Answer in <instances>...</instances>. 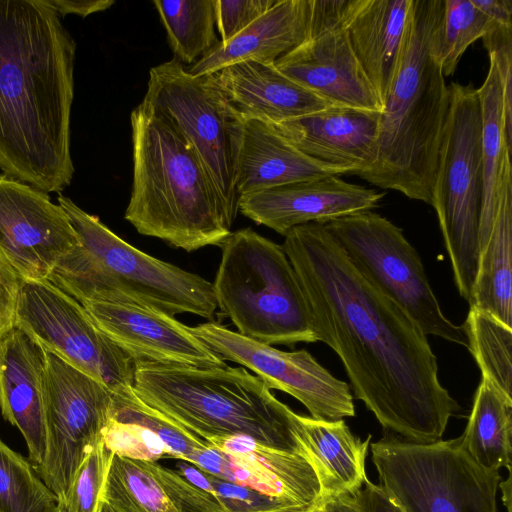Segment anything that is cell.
<instances>
[{"label": "cell", "instance_id": "obj_1", "mask_svg": "<svg viewBox=\"0 0 512 512\" xmlns=\"http://www.w3.org/2000/svg\"><path fill=\"white\" fill-rule=\"evenodd\" d=\"M282 247L316 342L338 355L355 397L400 438L441 440L460 407L440 382L420 326L353 264L324 224L292 228Z\"/></svg>", "mask_w": 512, "mask_h": 512}, {"label": "cell", "instance_id": "obj_2", "mask_svg": "<svg viewBox=\"0 0 512 512\" xmlns=\"http://www.w3.org/2000/svg\"><path fill=\"white\" fill-rule=\"evenodd\" d=\"M76 42L45 0H0V169L45 192L74 175Z\"/></svg>", "mask_w": 512, "mask_h": 512}, {"label": "cell", "instance_id": "obj_3", "mask_svg": "<svg viewBox=\"0 0 512 512\" xmlns=\"http://www.w3.org/2000/svg\"><path fill=\"white\" fill-rule=\"evenodd\" d=\"M443 0H412L396 74L384 102L372 165L358 177L432 203L449 88L429 52Z\"/></svg>", "mask_w": 512, "mask_h": 512}, {"label": "cell", "instance_id": "obj_4", "mask_svg": "<svg viewBox=\"0 0 512 512\" xmlns=\"http://www.w3.org/2000/svg\"><path fill=\"white\" fill-rule=\"evenodd\" d=\"M130 123L133 182L125 219L140 234L187 252L219 246L232 224L194 149L143 102Z\"/></svg>", "mask_w": 512, "mask_h": 512}, {"label": "cell", "instance_id": "obj_5", "mask_svg": "<svg viewBox=\"0 0 512 512\" xmlns=\"http://www.w3.org/2000/svg\"><path fill=\"white\" fill-rule=\"evenodd\" d=\"M57 200L78 245L53 269L47 278L51 284L82 305L126 303L170 316L213 319L217 303L211 282L135 248L70 198Z\"/></svg>", "mask_w": 512, "mask_h": 512}, {"label": "cell", "instance_id": "obj_6", "mask_svg": "<svg viewBox=\"0 0 512 512\" xmlns=\"http://www.w3.org/2000/svg\"><path fill=\"white\" fill-rule=\"evenodd\" d=\"M133 391L205 442L242 435L305 457L292 433L294 411L242 366L196 368L136 361Z\"/></svg>", "mask_w": 512, "mask_h": 512}, {"label": "cell", "instance_id": "obj_7", "mask_svg": "<svg viewBox=\"0 0 512 512\" xmlns=\"http://www.w3.org/2000/svg\"><path fill=\"white\" fill-rule=\"evenodd\" d=\"M213 290L221 313L245 337L267 345L316 342L306 303L282 245L250 227L219 245Z\"/></svg>", "mask_w": 512, "mask_h": 512}, {"label": "cell", "instance_id": "obj_8", "mask_svg": "<svg viewBox=\"0 0 512 512\" xmlns=\"http://www.w3.org/2000/svg\"><path fill=\"white\" fill-rule=\"evenodd\" d=\"M432 189L460 296L471 300L482 207V114L478 91L452 82Z\"/></svg>", "mask_w": 512, "mask_h": 512}, {"label": "cell", "instance_id": "obj_9", "mask_svg": "<svg viewBox=\"0 0 512 512\" xmlns=\"http://www.w3.org/2000/svg\"><path fill=\"white\" fill-rule=\"evenodd\" d=\"M371 452L378 485L404 512H497L499 471L478 465L460 437L420 444L389 435Z\"/></svg>", "mask_w": 512, "mask_h": 512}, {"label": "cell", "instance_id": "obj_10", "mask_svg": "<svg viewBox=\"0 0 512 512\" xmlns=\"http://www.w3.org/2000/svg\"><path fill=\"white\" fill-rule=\"evenodd\" d=\"M144 104L165 116L194 149L233 224L236 146L243 118L215 74L194 76L176 57L150 69Z\"/></svg>", "mask_w": 512, "mask_h": 512}, {"label": "cell", "instance_id": "obj_11", "mask_svg": "<svg viewBox=\"0 0 512 512\" xmlns=\"http://www.w3.org/2000/svg\"><path fill=\"white\" fill-rule=\"evenodd\" d=\"M324 225L353 264L401 306L427 336L467 347L462 326L442 312L421 258L401 228L372 211Z\"/></svg>", "mask_w": 512, "mask_h": 512}, {"label": "cell", "instance_id": "obj_12", "mask_svg": "<svg viewBox=\"0 0 512 512\" xmlns=\"http://www.w3.org/2000/svg\"><path fill=\"white\" fill-rule=\"evenodd\" d=\"M14 326L113 393L133 388L135 361L48 280L21 281Z\"/></svg>", "mask_w": 512, "mask_h": 512}, {"label": "cell", "instance_id": "obj_13", "mask_svg": "<svg viewBox=\"0 0 512 512\" xmlns=\"http://www.w3.org/2000/svg\"><path fill=\"white\" fill-rule=\"evenodd\" d=\"M113 405L114 393L109 388L47 351V450L44 462L35 471L58 504L64 500L86 454L102 441Z\"/></svg>", "mask_w": 512, "mask_h": 512}, {"label": "cell", "instance_id": "obj_14", "mask_svg": "<svg viewBox=\"0 0 512 512\" xmlns=\"http://www.w3.org/2000/svg\"><path fill=\"white\" fill-rule=\"evenodd\" d=\"M192 331L224 361L248 368L269 389L297 399L312 418L337 421L355 415L349 384L334 377L308 351L279 350L213 321Z\"/></svg>", "mask_w": 512, "mask_h": 512}, {"label": "cell", "instance_id": "obj_15", "mask_svg": "<svg viewBox=\"0 0 512 512\" xmlns=\"http://www.w3.org/2000/svg\"><path fill=\"white\" fill-rule=\"evenodd\" d=\"M77 245L66 212L47 193L0 175V252L22 281L47 280Z\"/></svg>", "mask_w": 512, "mask_h": 512}, {"label": "cell", "instance_id": "obj_16", "mask_svg": "<svg viewBox=\"0 0 512 512\" xmlns=\"http://www.w3.org/2000/svg\"><path fill=\"white\" fill-rule=\"evenodd\" d=\"M206 443L188 463L282 504L311 505L321 499L316 472L302 455L242 435Z\"/></svg>", "mask_w": 512, "mask_h": 512}, {"label": "cell", "instance_id": "obj_17", "mask_svg": "<svg viewBox=\"0 0 512 512\" xmlns=\"http://www.w3.org/2000/svg\"><path fill=\"white\" fill-rule=\"evenodd\" d=\"M96 325L135 362L211 368L226 362L188 327L163 312L126 303L83 305Z\"/></svg>", "mask_w": 512, "mask_h": 512}, {"label": "cell", "instance_id": "obj_18", "mask_svg": "<svg viewBox=\"0 0 512 512\" xmlns=\"http://www.w3.org/2000/svg\"><path fill=\"white\" fill-rule=\"evenodd\" d=\"M385 193L344 181L338 176L302 181L242 195L238 211L281 235L292 228L325 224L371 211Z\"/></svg>", "mask_w": 512, "mask_h": 512}, {"label": "cell", "instance_id": "obj_19", "mask_svg": "<svg viewBox=\"0 0 512 512\" xmlns=\"http://www.w3.org/2000/svg\"><path fill=\"white\" fill-rule=\"evenodd\" d=\"M274 65L334 106L383 111L342 23L306 39L278 58Z\"/></svg>", "mask_w": 512, "mask_h": 512}, {"label": "cell", "instance_id": "obj_20", "mask_svg": "<svg viewBox=\"0 0 512 512\" xmlns=\"http://www.w3.org/2000/svg\"><path fill=\"white\" fill-rule=\"evenodd\" d=\"M47 351L23 330L13 327L0 340V410L21 432L34 469L47 450L44 381Z\"/></svg>", "mask_w": 512, "mask_h": 512}, {"label": "cell", "instance_id": "obj_21", "mask_svg": "<svg viewBox=\"0 0 512 512\" xmlns=\"http://www.w3.org/2000/svg\"><path fill=\"white\" fill-rule=\"evenodd\" d=\"M101 501L113 512H229L212 494L158 461L113 454Z\"/></svg>", "mask_w": 512, "mask_h": 512}, {"label": "cell", "instance_id": "obj_22", "mask_svg": "<svg viewBox=\"0 0 512 512\" xmlns=\"http://www.w3.org/2000/svg\"><path fill=\"white\" fill-rule=\"evenodd\" d=\"M380 118V112L334 106L270 125L310 158L357 175L374 162Z\"/></svg>", "mask_w": 512, "mask_h": 512}, {"label": "cell", "instance_id": "obj_23", "mask_svg": "<svg viewBox=\"0 0 512 512\" xmlns=\"http://www.w3.org/2000/svg\"><path fill=\"white\" fill-rule=\"evenodd\" d=\"M342 174H351V170L310 158L268 123L257 119H243L234 167V184L239 197L265 189Z\"/></svg>", "mask_w": 512, "mask_h": 512}, {"label": "cell", "instance_id": "obj_24", "mask_svg": "<svg viewBox=\"0 0 512 512\" xmlns=\"http://www.w3.org/2000/svg\"><path fill=\"white\" fill-rule=\"evenodd\" d=\"M214 74L243 119L277 124L334 107L284 75L274 63L244 61Z\"/></svg>", "mask_w": 512, "mask_h": 512}, {"label": "cell", "instance_id": "obj_25", "mask_svg": "<svg viewBox=\"0 0 512 512\" xmlns=\"http://www.w3.org/2000/svg\"><path fill=\"white\" fill-rule=\"evenodd\" d=\"M411 1H346L343 27L382 106L396 74Z\"/></svg>", "mask_w": 512, "mask_h": 512}, {"label": "cell", "instance_id": "obj_26", "mask_svg": "<svg viewBox=\"0 0 512 512\" xmlns=\"http://www.w3.org/2000/svg\"><path fill=\"white\" fill-rule=\"evenodd\" d=\"M310 0H277L263 15L225 43L218 42L188 70L213 74L244 61L271 64L308 38Z\"/></svg>", "mask_w": 512, "mask_h": 512}, {"label": "cell", "instance_id": "obj_27", "mask_svg": "<svg viewBox=\"0 0 512 512\" xmlns=\"http://www.w3.org/2000/svg\"><path fill=\"white\" fill-rule=\"evenodd\" d=\"M291 428L316 472L321 498L353 495L363 486L371 435L362 441L353 435L344 419L324 421L295 412Z\"/></svg>", "mask_w": 512, "mask_h": 512}, {"label": "cell", "instance_id": "obj_28", "mask_svg": "<svg viewBox=\"0 0 512 512\" xmlns=\"http://www.w3.org/2000/svg\"><path fill=\"white\" fill-rule=\"evenodd\" d=\"M483 84L477 89L482 114V207L480 227L493 222L512 201L511 146L505 132L503 88L493 54Z\"/></svg>", "mask_w": 512, "mask_h": 512}, {"label": "cell", "instance_id": "obj_29", "mask_svg": "<svg viewBox=\"0 0 512 512\" xmlns=\"http://www.w3.org/2000/svg\"><path fill=\"white\" fill-rule=\"evenodd\" d=\"M512 397L481 377L461 443L487 470L511 471Z\"/></svg>", "mask_w": 512, "mask_h": 512}, {"label": "cell", "instance_id": "obj_30", "mask_svg": "<svg viewBox=\"0 0 512 512\" xmlns=\"http://www.w3.org/2000/svg\"><path fill=\"white\" fill-rule=\"evenodd\" d=\"M168 42L183 64H192L220 40L215 26L216 0H153Z\"/></svg>", "mask_w": 512, "mask_h": 512}, {"label": "cell", "instance_id": "obj_31", "mask_svg": "<svg viewBox=\"0 0 512 512\" xmlns=\"http://www.w3.org/2000/svg\"><path fill=\"white\" fill-rule=\"evenodd\" d=\"M462 328L481 377L512 397V327L470 306Z\"/></svg>", "mask_w": 512, "mask_h": 512}, {"label": "cell", "instance_id": "obj_32", "mask_svg": "<svg viewBox=\"0 0 512 512\" xmlns=\"http://www.w3.org/2000/svg\"><path fill=\"white\" fill-rule=\"evenodd\" d=\"M487 16L472 0H443L441 14L430 37L429 52L443 76L456 70L467 48L488 31Z\"/></svg>", "mask_w": 512, "mask_h": 512}, {"label": "cell", "instance_id": "obj_33", "mask_svg": "<svg viewBox=\"0 0 512 512\" xmlns=\"http://www.w3.org/2000/svg\"><path fill=\"white\" fill-rule=\"evenodd\" d=\"M57 505L31 463L0 438V512H51Z\"/></svg>", "mask_w": 512, "mask_h": 512}, {"label": "cell", "instance_id": "obj_34", "mask_svg": "<svg viewBox=\"0 0 512 512\" xmlns=\"http://www.w3.org/2000/svg\"><path fill=\"white\" fill-rule=\"evenodd\" d=\"M113 453L103 440L96 444L77 468L64 500L58 505L64 512H99L104 483Z\"/></svg>", "mask_w": 512, "mask_h": 512}, {"label": "cell", "instance_id": "obj_35", "mask_svg": "<svg viewBox=\"0 0 512 512\" xmlns=\"http://www.w3.org/2000/svg\"><path fill=\"white\" fill-rule=\"evenodd\" d=\"M102 440L113 454L140 460L173 459L162 440L149 428L135 422L111 417Z\"/></svg>", "mask_w": 512, "mask_h": 512}, {"label": "cell", "instance_id": "obj_36", "mask_svg": "<svg viewBox=\"0 0 512 512\" xmlns=\"http://www.w3.org/2000/svg\"><path fill=\"white\" fill-rule=\"evenodd\" d=\"M277 0H216V27L225 43L270 9Z\"/></svg>", "mask_w": 512, "mask_h": 512}, {"label": "cell", "instance_id": "obj_37", "mask_svg": "<svg viewBox=\"0 0 512 512\" xmlns=\"http://www.w3.org/2000/svg\"><path fill=\"white\" fill-rule=\"evenodd\" d=\"M488 18L489 27L483 39L488 53L512 47V1L472 0Z\"/></svg>", "mask_w": 512, "mask_h": 512}, {"label": "cell", "instance_id": "obj_38", "mask_svg": "<svg viewBox=\"0 0 512 512\" xmlns=\"http://www.w3.org/2000/svg\"><path fill=\"white\" fill-rule=\"evenodd\" d=\"M21 279L0 252V340L14 327Z\"/></svg>", "mask_w": 512, "mask_h": 512}, {"label": "cell", "instance_id": "obj_39", "mask_svg": "<svg viewBox=\"0 0 512 512\" xmlns=\"http://www.w3.org/2000/svg\"><path fill=\"white\" fill-rule=\"evenodd\" d=\"M351 496L361 512H404L379 485L368 478Z\"/></svg>", "mask_w": 512, "mask_h": 512}, {"label": "cell", "instance_id": "obj_40", "mask_svg": "<svg viewBox=\"0 0 512 512\" xmlns=\"http://www.w3.org/2000/svg\"><path fill=\"white\" fill-rule=\"evenodd\" d=\"M46 3L60 16L75 14L86 17L90 14L104 11L115 2L113 0H45Z\"/></svg>", "mask_w": 512, "mask_h": 512}, {"label": "cell", "instance_id": "obj_41", "mask_svg": "<svg viewBox=\"0 0 512 512\" xmlns=\"http://www.w3.org/2000/svg\"><path fill=\"white\" fill-rule=\"evenodd\" d=\"M310 512H361L351 495L324 497L317 501Z\"/></svg>", "mask_w": 512, "mask_h": 512}, {"label": "cell", "instance_id": "obj_42", "mask_svg": "<svg viewBox=\"0 0 512 512\" xmlns=\"http://www.w3.org/2000/svg\"><path fill=\"white\" fill-rule=\"evenodd\" d=\"M314 504H311V505H279V506H274V507H270V508L247 511V512H310V510Z\"/></svg>", "mask_w": 512, "mask_h": 512}, {"label": "cell", "instance_id": "obj_43", "mask_svg": "<svg viewBox=\"0 0 512 512\" xmlns=\"http://www.w3.org/2000/svg\"><path fill=\"white\" fill-rule=\"evenodd\" d=\"M509 471V477L507 481L505 482H499L498 488L502 489L503 492V502L507 507L508 512H511V477H510Z\"/></svg>", "mask_w": 512, "mask_h": 512}, {"label": "cell", "instance_id": "obj_44", "mask_svg": "<svg viewBox=\"0 0 512 512\" xmlns=\"http://www.w3.org/2000/svg\"><path fill=\"white\" fill-rule=\"evenodd\" d=\"M100 512H113V511L108 505H106L105 503L102 502Z\"/></svg>", "mask_w": 512, "mask_h": 512}, {"label": "cell", "instance_id": "obj_45", "mask_svg": "<svg viewBox=\"0 0 512 512\" xmlns=\"http://www.w3.org/2000/svg\"><path fill=\"white\" fill-rule=\"evenodd\" d=\"M51 512H64V511L59 505H57V507Z\"/></svg>", "mask_w": 512, "mask_h": 512}, {"label": "cell", "instance_id": "obj_46", "mask_svg": "<svg viewBox=\"0 0 512 512\" xmlns=\"http://www.w3.org/2000/svg\"><path fill=\"white\" fill-rule=\"evenodd\" d=\"M101 510V509H100ZM100 512V511H99Z\"/></svg>", "mask_w": 512, "mask_h": 512}]
</instances>
